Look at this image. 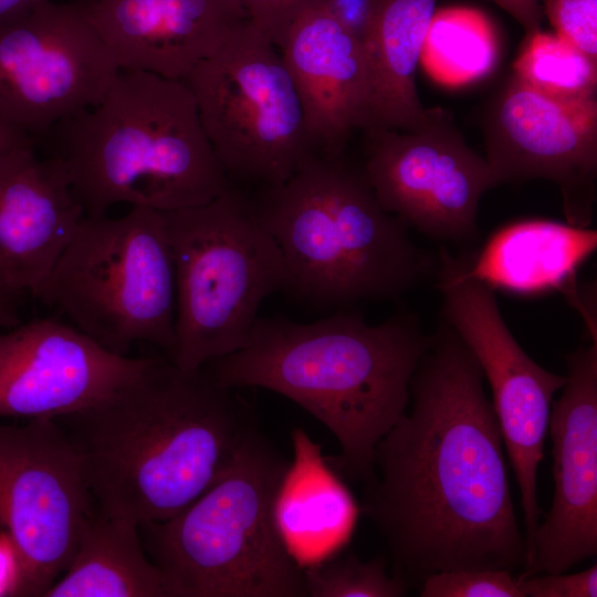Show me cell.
Masks as SVG:
<instances>
[{"label": "cell", "mask_w": 597, "mask_h": 597, "mask_svg": "<svg viewBox=\"0 0 597 597\" xmlns=\"http://www.w3.org/2000/svg\"><path fill=\"white\" fill-rule=\"evenodd\" d=\"M482 369L443 320L410 381L411 409L379 440L362 512L408 584L448 569L525 566L505 447Z\"/></svg>", "instance_id": "1"}, {"label": "cell", "mask_w": 597, "mask_h": 597, "mask_svg": "<svg viewBox=\"0 0 597 597\" xmlns=\"http://www.w3.org/2000/svg\"><path fill=\"white\" fill-rule=\"evenodd\" d=\"M55 420L81 457L95 510L137 525L190 505L256 427L206 367L185 370L159 357L109 396Z\"/></svg>", "instance_id": "2"}, {"label": "cell", "mask_w": 597, "mask_h": 597, "mask_svg": "<svg viewBox=\"0 0 597 597\" xmlns=\"http://www.w3.org/2000/svg\"><path fill=\"white\" fill-rule=\"evenodd\" d=\"M429 343L405 311L377 325L343 311L313 323L259 317L244 346L203 367L229 388L269 389L308 411L339 444L326 457L331 468L366 484L377 443L406 412Z\"/></svg>", "instance_id": "3"}, {"label": "cell", "mask_w": 597, "mask_h": 597, "mask_svg": "<svg viewBox=\"0 0 597 597\" xmlns=\"http://www.w3.org/2000/svg\"><path fill=\"white\" fill-rule=\"evenodd\" d=\"M45 139L85 216L116 205L174 211L232 187L182 80L119 70L97 105L59 123Z\"/></svg>", "instance_id": "4"}, {"label": "cell", "mask_w": 597, "mask_h": 597, "mask_svg": "<svg viewBox=\"0 0 597 597\" xmlns=\"http://www.w3.org/2000/svg\"><path fill=\"white\" fill-rule=\"evenodd\" d=\"M254 208L277 242L287 290L346 305L398 297L436 274L438 260L379 203L363 167L315 155L285 181L262 187Z\"/></svg>", "instance_id": "5"}, {"label": "cell", "mask_w": 597, "mask_h": 597, "mask_svg": "<svg viewBox=\"0 0 597 597\" xmlns=\"http://www.w3.org/2000/svg\"><path fill=\"white\" fill-rule=\"evenodd\" d=\"M290 462L255 427L228 471L177 515L138 525L168 597H304L274 501Z\"/></svg>", "instance_id": "6"}, {"label": "cell", "mask_w": 597, "mask_h": 597, "mask_svg": "<svg viewBox=\"0 0 597 597\" xmlns=\"http://www.w3.org/2000/svg\"><path fill=\"white\" fill-rule=\"evenodd\" d=\"M163 213L176 279L168 359L196 370L244 346L263 301L285 287V261L253 201L233 187Z\"/></svg>", "instance_id": "7"}, {"label": "cell", "mask_w": 597, "mask_h": 597, "mask_svg": "<svg viewBox=\"0 0 597 597\" xmlns=\"http://www.w3.org/2000/svg\"><path fill=\"white\" fill-rule=\"evenodd\" d=\"M34 297L105 349L175 344L176 279L161 211L85 216Z\"/></svg>", "instance_id": "8"}, {"label": "cell", "mask_w": 597, "mask_h": 597, "mask_svg": "<svg viewBox=\"0 0 597 597\" xmlns=\"http://www.w3.org/2000/svg\"><path fill=\"white\" fill-rule=\"evenodd\" d=\"M182 81L229 178L276 186L318 155L280 50L250 19Z\"/></svg>", "instance_id": "9"}, {"label": "cell", "mask_w": 597, "mask_h": 597, "mask_svg": "<svg viewBox=\"0 0 597 597\" xmlns=\"http://www.w3.org/2000/svg\"><path fill=\"white\" fill-rule=\"evenodd\" d=\"M94 509L81 457L55 419L0 423V526L11 552L10 595L44 597L69 567Z\"/></svg>", "instance_id": "10"}, {"label": "cell", "mask_w": 597, "mask_h": 597, "mask_svg": "<svg viewBox=\"0 0 597 597\" xmlns=\"http://www.w3.org/2000/svg\"><path fill=\"white\" fill-rule=\"evenodd\" d=\"M437 260L434 275L443 320L471 350L492 391L520 490L528 561L542 514L537 471L554 396L565 385L566 376L545 369L525 353L505 324L494 291L467 273L465 254L454 256L443 247Z\"/></svg>", "instance_id": "11"}, {"label": "cell", "mask_w": 597, "mask_h": 597, "mask_svg": "<svg viewBox=\"0 0 597 597\" xmlns=\"http://www.w3.org/2000/svg\"><path fill=\"white\" fill-rule=\"evenodd\" d=\"M119 70L86 0H44L0 22V117L34 140L97 105Z\"/></svg>", "instance_id": "12"}, {"label": "cell", "mask_w": 597, "mask_h": 597, "mask_svg": "<svg viewBox=\"0 0 597 597\" xmlns=\"http://www.w3.org/2000/svg\"><path fill=\"white\" fill-rule=\"evenodd\" d=\"M365 132L362 167L387 212L437 241L467 243L479 237L480 200L496 182L449 113L437 109L415 130Z\"/></svg>", "instance_id": "13"}, {"label": "cell", "mask_w": 597, "mask_h": 597, "mask_svg": "<svg viewBox=\"0 0 597 597\" xmlns=\"http://www.w3.org/2000/svg\"><path fill=\"white\" fill-rule=\"evenodd\" d=\"M484 157L496 186L553 181L566 222L590 227L597 193V100L553 97L514 75L485 121Z\"/></svg>", "instance_id": "14"}, {"label": "cell", "mask_w": 597, "mask_h": 597, "mask_svg": "<svg viewBox=\"0 0 597 597\" xmlns=\"http://www.w3.org/2000/svg\"><path fill=\"white\" fill-rule=\"evenodd\" d=\"M150 360L114 354L54 318L20 323L0 331V417L77 412L133 380Z\"/></svg>", "instance_id": "15"}, {"label": "cell", "mask_w": 597, "mask_h": 597, "mask_svg": "<svg viewBox=\"0 0 597 597\" xmlns=\"http://www.w3.org/2000/svg\"><path fill=\"white\" fill-rule=\"evenodd\" d=\"M566 367L547 430L553 502L522 576L564 573L597 554V341L568 354Z\"/></svg>", "instance_id": "16"}, {"label": "cell", "mask_w": 597, "mask_h": 597, "mask_svg": "<svg viewBox=\"0 0 597 597\" xmlns=\"http://www.w3.org/2000/svg\"><path fill=\"white\" fill-rule=\"evenodd\" d=\"M304 109L318 155L345 154L370 126V78L359 38L324 0L307 3L279 48Z\"/></svg>", "instance_id": "17"}, {"label": "cell", "mask_w": 597, "mask_h": 597, "mask_svg": "<svg viewBox=\"0 0 597 597\" xmlns=\"http://www.w3.org/2000/svg\"><path fill=\"white\" fill-rule=\"evenodd\" d=\"M34 145L0 158V280L18 296L35 295L85 217L61 160Z\"/></svg>", "instance_id": "18"}, {"label": "cell", "mask_w": 597, "mask_h": 597, "mask_svg": "<svg viewBox=\"0 0 597 597\" xmlns=\"http://www.w3.org/2000/svg\"><path fill=\"white\" fill-rule=\"evenodd\" d=\"M121 70L184 80L247 21L239 0H86Z\"/></svg>", "instance_id": "19"}, {"label": "cell", "mask_w": 597, "mask_h": 597, "mask_svg": "<svg viewBox=\"0 0 597 597\" xmlns=\"http://www.w3.org/2000/svg\"><path fill=\"white\" fill-rule=\"evenodd\" d=\"M597 249V231L532 218L495 230L481 249L465 254L467 273L493 291L520 296L552 292L574 300L577 273Z\"/></svg>", "instance_id": "20"}, {"label": "cell", "mask_w": 597, "mask_h": 597, "mask_svg": "<svg viewBox=\"0 0 597 597\" xmlns=\"http://www.w3.org/2000/svg\"><path fill=\"white\" fill-rule=\"evenodd\" d=\"M437 1L371 0L362 40L371 91L368 128L415 130L434 115L418 96L416 70Z\"/></svg>", "instance_id": "21"}, {"label": "cell", "mask_w": 597, "mask_h": 597, "mask_svg": "<svg viewBox=\"0 0 597 597\" xmlns=\"http://www.w3.org/2000/svg\"><path fill=\"white\" fill-rule=\"evenodd\" d=\"M293 460L274 501L277 532L303 567L323 559L348 540L357 505L321 446L297 428L292 432Z\"/></svg>", "instance_id": "22"}, {"label": "cell", "mask_w": 597, "mask_h": 597, "mask_svg": "<svg viewBox=\"0 0 597 597\" xmlns=\"http://www.w3.org/2000/svg\"><path fill=\"white\" fill-rule=\"evenodd\" d=\"M44 597H168V591L138 525L94 509L69 567Z\"/></svg>", "instance_id": "23"}, {"label": "cell", "mask_w": 597, "mask_h": 597, "mask_svg": "<svg viewBox=\"0 0 597 597\" xmlns=\"http://www.w3.org/2000/svg\"><path fill=\"white\" fill-rule=\"evenodd\" d=\"M498 41L488 18L472 8L436 10L420 63L448 85H462L486 76L495 66Z\"/></svg>", "instance_id": "24"}, {"label": "cell", "mask_w": 597, "mask_h": 597, "mask_svg": "<svg viewBox=\"0 0 597 597\" xmlns=\"http://www.w3.org/2000/svg\"><path fill=\"white\" fill-rule=\"evenodd\" d=\"M513 71L516 78L553 97H596L597 62L556 33L526 34Z\"/></svg>", "instance_id": "25"}, {"label": "cell", "mask_w": 597, "mask_h": 597, "mask_svg": "<svg viewBox=\"0 0 597 597\" xmlns=\"http://www.w3.org/2000/svg\"><path fill=\"white\" fill-rule=\"evenodd\" d=\"M387 557L363 562L352 551L302 567L308 597H401L409 584L387 572Z\"/></svg>", "instance_id": "26"}, {"label": "cell", "mask_w": 597, "mask_h": 597, "mask_svg": "<svg viewBox=\"0 0 597 597\" xmlns=\"http://www.w3.org/2000/svg\"><path fill=\"white\" fill-rule=\"evenodd\" d=\"M421 597H523L519 576L505 568H465L432 573L422 579Z\"/></svg>", "instance_id": "27"}, {"label": "cell", "mask_w": 597, "mask_h": 597, "mask_svg": "<svg viewBox=\"0 0 597 597\" xmlns=\"http://www.w3.org/2000/svg\"><path fill=\"white\" fill-rule=\"evenodd\" d=\"M555 33L597 62V0H543Z\"/></svg>", "instance_id": "28"}, {"label": "cell", "mask_w": 597, "mask_h": 597, "mask_svg": "<svg viewBox=\"0 0 597 597\" xmlns=\"http://www.w3.org/2000/svg\"><path fill=\"white\" fill-rule=\"evenodd\" d=\"M523 597H596L597 565L574 574L519 576Z\"/></svg>", "instance_id": "29"}, {"label": "cell", "mask_w": 597, "mask_h": 597, "mask_svg": "<svg viewBox=\"0 0 597 597\" xmlns=\"http://www.w3.org/2000/svg\"><path fill=\"white\" fill-rule=\"evenodd\" d=\"M249 19L279 49L297 13L313 0H239Z\"/></svg>", "instance_id": "30"}, {"label": "cell", "mask_w": 597, "mask_h": 597, "mask_svg": "<svg viewBox=\"0 0 597 597\" xmlns=\"http://www.w3.org/2000/svg\"><path fill=\"white\" fill-rule=\"evenodd\" d=\"M329 9L359 38L366 32L371 0H324Z\"/></svg>", "instance_id": "31"}, {"label": "cell", "mask_w": 597, "mask_h": 597, "mask_svg": "<svg viewBox=\"0 0 597 597\" xmlns=\"http://www.w3.org/2000/svg\"><path fill=\"white\" fill-rule=\"evenodd\" d=\"M513 17L524 29L525 35L541 30L543 0H491Z\"/></svg>", "instance_id": "32"}, {"label": "cell", "mask_w": 597, "mask_h": 597, "mask_svg": "<svg viewBox=\"0 0 597 597\" xmlns=\"http://www.w3.org/2000/svg\"><path fill=\"white\" fill-rule=\"evenodd\" d=\"M18 295L10 291L0 280V331L21 323L17 306Z\"/></svg>", "instance_id": "33"}, {"label": "cell", "mask_w": 597, "mask_h": 597, "mask_svg": "<svg viewBox=\"0 0 597 597\" xmlns=\"http://www.w3.org/2000/svg\"><path fill=\"white\" fill-rule=\"evenodd\" d=\"M35 143L27 133L0 117V158L19 146Z\"/></svg>", "instance_id": "34"}, {"label": "cell", "mask_w": 597, "mask_h": 597, "mask_svg": "<svg viewBox=\"0 0 597 597\" xmlns=\"http://www.w3.org/2000/svg\"><path fill=\"white\" fill-rule=\"evenodd\" d=\"M44 0H0V22Z\"/></svg>", "instance_id": "35"}]
</instances>
